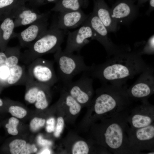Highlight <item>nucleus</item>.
<instances>
[{"label":"nucleus","mask_w":154,"mask_h":154,"mask_svg":"<svg viewBox=\"0 0 154 154\" xmlns=\"http://www.w3.org/2000/svg\"><path fill=\"white\" fill-rule=\"evenodd\" d=\"M26 144L25 141L16 139L11 142L9 144L10 151L12 154H18Z\"/></svg>","instance_id":"obj_25"},{"label":"nucleus","mask_w":154,"mask_h":154,"mask_svg":"<svg viewBox=\"0 0 154 154\" xmlns=\"http://www.w3.org/2000/svg\"><path fill=\"white\" fill-rule=\"evenodd\" d=\"M89 151V147L85 141H79L73 145L72 153L73 154H87Z\"/></svg>","instance_id":"obj_24"},{"label":"nucleus","mask_w":154,"mask_h":154,"mask_svg":"<svg viewBox=\"0 0 154 154\" xmlns=\"http://www.w3.org/2000/svg\"><path fill=\"white\" fill-rule=\"evenodd\" d=\"M127 133L129 147L133 154L154 151V123L138 128L129 126Z\"/></svg>","instance_id":"obj_6"},{"label":"nucleus","mask_w":154,"mask_h":154,"mask_svg":"<svg viewBox=\"0 0 154 154\" xmlns=\"http://www.w3.org/2000/svg\"><path fill=\"white\" fill-rule=\"evenodd\" d=\"M154 35L151 36L147 42H141V47L134 50L141 55L143 54H151L154 53Z\"/></svg>","instance_id":"obj_22"},{"label":"nucleus","mask_w":154,"mask_h":154,"mask_svg":"<svg viewBox=\"0 0 154 154\" xmlns=\"http://www.w3.org/2000/svg\"><path fill=\"white\" fill-rule=\"evenodd\" d=\"M15 0H0V18L16 7Z\"/></svg>","instance_id":"obj_23"},{"label":"nucleus","mask_w":154,"mask_h":154,"mask_svg":"<svg viewBox=\"0 0 154 154\" xmlns=\"http://www.w3.org/2000/svg\"><path fill=\"white\" fill-rule=\"evenodd\" d=\"M150 68L135 51H125L113 55L105 62L89 66L86 72L104 83L122 86L128 79Z\"/></svg>","instance_id":"obj_1"},{"label":"nucleus","mask_w":154,"mask_h":154,"mask_svg":"<svg viewBox=\"0 0 154 154\" xmlns=\"http://www.w3.org/2000/svg\"><path fill=\"white\" fill-rule=\"evenodd\" d=\"M131 108L103 119L97 138L111 154H133L129 147L127 133L129 127L127 118Z\"/></svg>","instance_id":"obj_2"},{"label":"nucleus","mask_w":154,"mask_h":154,"mask_svg":"<svg viewBox=\"0 0 154 154\" xmlns=\"http://www.w3.org/2000/svg\"><path fill=\"white\" fill-rule=\"evenodd\" d=\"M94 33V40L99 42L104 47L108 55L110 56L117 53L130 50L123 46L114 44L108 36L107 29L94 11L87 19Z\"/></svg>","instance_id":"obj_8"},{"label":"nucleus","mask_w":154,"mask_h":154,"mask_svg":"<svg viewBox=\"0 0 154 154\" xmlns=\"http://www.w3.org/2000/svg\"><path fill=\"white\" fill-rule=\"evenodd\" d=\"M19 123V120L15 117H12L9 119L8 123L5 125L9 134L13 135H15L18 134L17 127Z\"/></svg>","instance_id":"obj_26"},{"label":"nucleus","mask_w":154,"mask_h":154,"mask_svg":"<svg viewBox=\"0 0 154 154\" xmlns=\"http://www.w3.org/2000/svg\"><path fill=\"white\" fill-rule=\"evenodd\" d=\"M126 90L133 100H140L142 102L148 101V98L154 92L153 70L150 68L141 73L135 83Z\"/></svg>","instance_id":"obj_9"},{"label":"nucleus","mask_w":154,"mask_h":154,"mask_svg":"<svg viewBox=\"0 0 154 154\" xmlns=\"http://www.w3.org/2000/svg\"><path fill=\"white\" fill-rule=\"evenodd\" d=\"M3 21L0 25L1 37L0 47L1 51H4L7 48V45L12 38L16 37V33L14 31L15 28L14 19L9 13L3 16Z\"/></svg>","instance_id":"obj_18"},{"label":"nucleus","mask_w":154,"mask_h":154,"mask_svg":"<svg viewBox=\"0 0 154 154\" xmlns=\"http://www.w3.org/2000/svg\"><path fill=\"white\" fill-rule=\"evenodd\" d=\"M93 11L103 23L109 32H114L118 28L117 23L112 18L110 10L105 5L102 0H95Z\"/></svg>","instance_id":"obj_17"},{"label":"nucleus","mask_w":154,"mask_h":154,"mask_svg":"<svg viewBox=\"0 0 154 154\" xmlns=\"http://www.w3.org/2000/svg\"><path fill=\"white\" fill-rule=\"evenodd\" d=\"M150 5L151 8L153 9V8L154 7V0H150Z\"/></svg>","instance_id":"obj_35"},{"label":"nucleus","mask_w":154,"mask_h":154,"mask_svg":"<svg viewBox=\"0 0 154 154\" xmlns=\"http://www.w3.org/2000/svg\"><path fill=\"white\" fill-rule=\"evenodd\" d=\"M4 106V102L0 98V108H1Z\"/></svg>","instance_id":"obj_36"},{"label":"nucleus","mask_w":154,"mask_h":154,"mask_svg":"<svg viewBox=\"0 0 154 154\" xmlns=\"http://www.w3.org/2000/svg\"><path fill=\"white\" fill-rule=\"evenodd\" d=\"M8 111L12 116L20 119L23 118L27 114V111L25 109L17 106H10Z\"/></svg>","instance_id":"obj_27"},{"label":"nucleus","mask_w":154,"mask_h":154,"mask_svg":"<svg viewBox=\"0 0 154 154\" xmlns=\"http://www.w3.org/2000/svg\"><path fill=\"white\" fill-rule=\"evenodd\" d=\"M54 57L57 65L58 79L63 84L72 81L76 75L86 72L89 69L83 56L66 52L62 50L61 47L54 53Z\"/></svg>","instance_id":"obj_5"},{"label":"nucleus","mask_w":154,"mask_h":154,"mask_svg":"<svg viewBox=\"0 0 154 154\" xmlns=\"http://www.w3.org/2000/svg\"><path fill=\"white\" fill-rule=\"evenodd\" d=\"M130 127L142 128L154 123V106L148 101L131 109L127 118Z\"/></svg>","instance_id":"obj_12"},{"label":"nucleus","mask_w":154,"mask_h":154,"mask_svg":"<svg viewBox=\"0 0 154 154\" xmlns=\"http://www.w3.org/2000/svg\"><path fill=\"white\" fill-rule=\"evenodd\" d=\"M112 18L117 24L128 25L137 17L139 12L127 3L122 2L110 10Z\"/></svg>","instance_id":"obj_16"},{"label":"nucleus","mask_w":154,"mask_h":154,"mask_svg":"<svg viewBox=\"0 0 154 154\" xmlns=\"http://www.w3.org/2000/svg\"><path fill=\"white\" fill-rule=\"evenodd\" d=\"M64 124L63 118L59 117L57 119V123L54 131V135L56 137H59L63 130Z\"/></svg>","instance_id":"obj_29"},{"label":"nucleus","mask_w":154,"mask_h":154,"mask_svg":"<svg viewBox=\"0 0 154 154\" xmlns=\"http://www.w3.org/2000/svg\"><path fill=\"white\" fill-rule=\"evenodd\" d=\"M89 15L86 14L82 10L59 12L56 23L57 27L61 29H74L81 25Z\"/></svg>","instance_id":"obj_15"},{"label":"nucleus","mask_w":154,"mask_h":154,"mask_svg":"<svg viewBox=\"0 0 154 154\" xmlns=\"http://www.w3.org/2000/svg\"><path fill=\"white\" fill-rule=\"evenodd\" d=\"M55 122V120L53 118H50L47 120L46 129L48 132L51 133L54 130Z\"/></svg>","instance_id":"obj_31"},{"label":"nucleus","mask_w":154,"mask_h":154,"mask_svg":"<svg viewBox=\"0 0 154 154\" xmlns=\"http://www.w3.org/2000/svg\"><path fill=\"white\" fill-rule=\"evenodd\" d=\"M50 87L42 84H41L38 92L35 102V106L37 108L43 110L48 107V101L47 93Z\"/></svg>","instance_id":"obj_20"},{"label":"nucleus","mask_w":154,"mask_h":154,"mask_svg":"<svg viewBox=\"0 0 154 154\" xmlns=\"http://www.w3.org/2000/svg\"><path fill=\"white\" fill-rule=\"evenodd\" d=\"M93 83V78L84 72L77 80L64 84V88L79 104H86L90 101L92 96Z\"/></svg>","instance_id":"obj_10"},{"label":"nucleus","mask_w":154,"mask_h":154,"mask_svg":"<svg viewBox=\"0 0 154 154\" xmlns=\"http://www.w3.org/2000/svg\"><path fill=\"white\" fill-rule=\"evenodd\" d=\"M48 17L34 22L19 33H16L20 46L27 47L43 35L48 30Z\"/></svg>","instance_id":"obj_13"},{"label":"nucleus","mask_w":154,"mask_h":154,"mask_svg":"<svg viewBox=\"0 0 154 154\" xmlns=\"http://www.w3.org/2000/svg\"><path fill=\"white\" fill-rule=\"evenodd\" d=\"M14 19L15 28L30 25L48 17L49 13H41L19 5L9 12Z\"/></svg>","instance_id":"obj_14"},{"label":"nucleus","mask_w":154,"mask_h":154,"mask_svg":"<svg viewBox=\"0 0 154 154\" xmlns=\"http://www.w3.org/2000/svg\"><path fill=\"white\" fill-rule=\"evenodd\" d=\"M28 65L27 68L28 75L34 81L49 87L58 81L52 61L39 57Z\"/></svg>","instance_id":"obj_7"},{"label":"nucleus","mask_w":154,"mask_h":154,"mask_svg":"<svg viewBox=\"0 0 154 154\" xmlns=\"http://www.w3.org/2000/svg\"><path fill=\"white\" fill-rule=\"evenodd\" d=\"M50 153V151L47 148H45L39 152L38 154H48Z\"/></svg>","instance_id":"obj_34"},{"label":"nucleus","mask_w":154,"mask_h":154,"mask_svg":"<svg viewBox=\"0 0 154 154\" xmlns=\"http://www.w3.org/2000/svg\"><path fill=\"white\" fill-rule=\"evenodd\" d=\"M37 141L39 145L42 146L50 145L52 144L50 141L43 139L42 136L40 135L37 137Z\"/></svg>","instance_id":"obj_32"},{"label":"nucleus","mask_w":154,"mask_h":154,"mask_svg":"<svg viewBox=\"0 0 154 154\" xmlns=\"http://www.w3.org/2000/svg\"><path fill=\"white\" fill-rule=\"evenodd\" d=\"M37 151V149L34 144L31 145L26 144L25 146L21 151L20 154H29L35 153Z\"/></svg>","instance_id":"obj_30"},{"label":"nucleus","mask_w":154,"mask_h":154,"mask_svg":"<svg viewBox=\"0 0 154 154\" xmlns=\"http://www.w3.org/2000/svg\"><path fill=\"white\" fill-rule=\"evenodd\" d=\"M1 31L0 29V42L1 37Z\"/></svg>","instance_id":"obj_37"},{"label":"nucleus","mask_w":154,"mask_h":154,"mask_svg":"<svg viewBox=\"0 0 154 154\" xmlns=\"http://www.w3.org/2000/svg\"><path fill=\"white\" fill-rule=\"evenodd\" d=\"M68 93H65L63 96L65 103L69 107L70 113L73 115H76L80 111L81 106L80 104Z\"/></svg>","instance_id":"obj_21"},{"label":"nucleus","mask_w":154,"mask_h":154,"mask_svg":"<svg viewBox=\"0 0 154 154\" xmlns=\"http://www.w3.org/2000/svg\"><path fill=\"white\" fill-rule=\"evenodd\" d=\"M7 57V52L6 48L4 51H1L0 52V65L5 63Z\"/></svg>","instance_id":"obj_33"},{"label":"nucleus","mask_w":154,"mask_h":154,"mask_svg":"<svg viewBox=\"0 0 154 154\" xmlns=\"http://www.w3.org/2000/svg\"><path fill=\"white\" fill-rule=\"evenodd\" d=\"M88 5V0H58L51 11L59 13L76 11L86 8Z\"/></svg>","instance_id":"obj_19"},{"label":"nucleus","mask_w":154,"mask_h":154,"mask_svg":"<svg viewBox=\"0 0 154 154\" xmlns=\"http://www.w3.org/2000/svg\"><path fill=\"white\" fill-rule=\"evenodd\" d=\"M94 40V33L86 20L78 29L68 33L66 45L64 51L66 52H79L90 41Z\"/></svg>","instance_id":"obj_11"},{"label":"nucleus","mask_w":154,"mask_h":154,"mask_svg":"<svg viewBox=\"0 0 154 154\" xmlns=\"http://www.w3.org/2000/svg\"><path fill=\"white\" fill-rule=\"evenodd\" d=\"M132 101L125 88L104 84L97 91L93 110L97 117L104 119L132 108Z\"/></svg>","instance_id":"obj_3"},{"label":"nucleus","mask_w":154,"mask_h":154,"mask_svg":"<svg viewBox=\"0 0 154 154\" xmlns=\"http://www.w3.org/2000/svg\"><path fill=\"white\" fill-rule=\"evenodd\" d=\"M45 120L41 118L35 117L33 118L30 123V127L33 131H37L44 125Z\"/></svg>","instance_id":"obj_28"},{"label":"nucleus","mask_w":154,"mask_h":154,"mask_svg":"<svg viewBox=\"0 0 154 154\" xmlns=\"http://www.w3.org/2000/svg\"><path fill=\"white\" fill-rule=\"evenodd\" d=\"M65 30L59 29L55 22L43 35L21 53L20 61L29 64L44 55L54 53L63 42Z\"/></svg>","instance_id":"obj_4"}]
</instances>
